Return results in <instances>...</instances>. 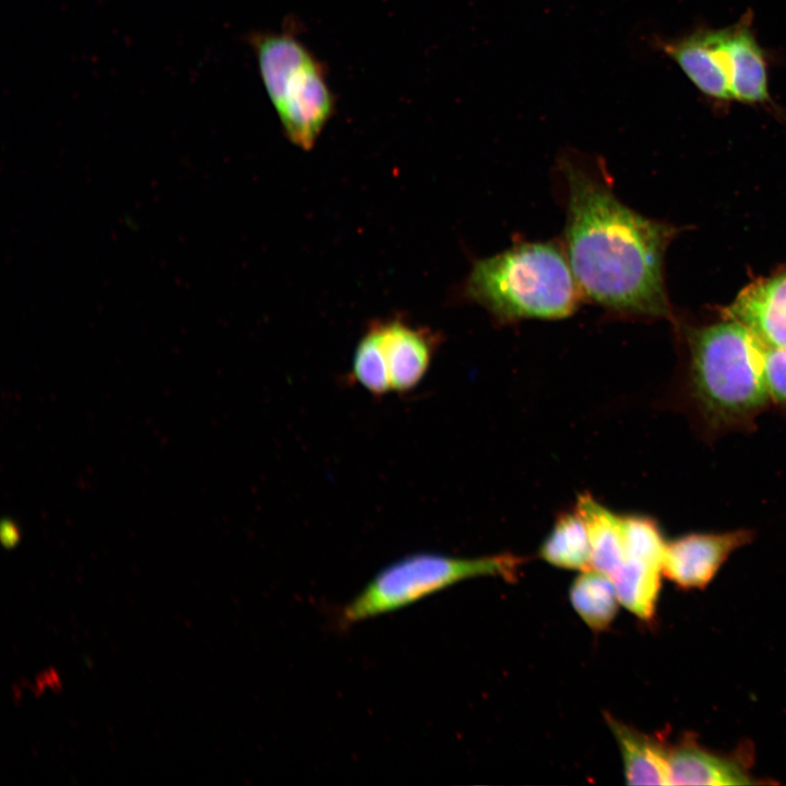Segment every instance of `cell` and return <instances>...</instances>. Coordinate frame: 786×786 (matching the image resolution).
Returning a JSON list of instances; mask_svg holds the SVG:
<instances>
[{
	"mask_svg": "<svg viewBox=\"0 0 786 786\" xmlns=\"http://www.w3.org/2000/svg\"><path fill=\"white\" fill-rule=\"evenodd\" d=\"M567 187L563 250L583 296L624 315L664 318V255L675 229L624 205L599 165L561 162Z\"/></svg>",
	"mask_w": 786,
	"mask_h": 786,
	"instance_id": "1",
	"label": "cell"
},
{
	"mask_svg": "<svg viewBox=\"0 0 786 786\" xmlns=\"http://www.w3.org/2000/svg\"><path fill=\"white\" fill-rule=\"evenodd\" d=\"M462 290L500 323L562 319L584 297L563 248L555 242H520L474 261Z\"/></svg>",
	"mask_w": 786,
	"mask_h": 786,
	"instance_id": "2",
	"label": "cell"
},
{
	"mask_svg": "<svg viewBox=\"0 0 786 786\" xmlns=\"http://www.w3.org/2000/svg\"><path fill=\"white\" fill-rule=\"evenodd\" d=\"M765 347L745 325L725 321L700 327L690 337L691 378L708 419L734 422L765 405Z\"/></svg>",
	"mask_w": 786,
	"mask_h": 786,
	"instance_id": "3",
	"label": "cell"
},
{
	"mask_svg": "<svg viewBox=\"0 0 786 786\" xmlns=\"http://www.w3.org/2000/svg\"><path fill=\"white\" fill-rule=\"evenodd\" d=\"M523 558L499 553L456 558L432 552L403 557L381 569L337 614L342 628L397 611L461 581L499 576L514 581Z\"/></svg>",
	"mask_w": 786,
	"mask_h": 786,
	"instance_id": "4",
	"label": "cell"
},
{
	"mask_svg": "<svg viewBox=\"0 0 786 786\" xmlns=\"http://www.w3.org/2000/svg\"><path fill=\"white\" fill-rule=\"evenodd\" d=\"M249 43L288 140L302 150L312 148L334 111L321 62L288 33H255Z\"/></svg>",
	"mask_w": 786,
	"mask_h": 786,
	"instance_id": "5",
	"label": "cell"
},
{
	"mask_svg": "<svg viewBox=\"0 0 786 786\" xmlns=\"http://www.w3.org/2000/svg\"><path fill=\"white\" fill-rule=\"evenodd\" d=\"M750 540L743 529L679 537L666 544L663 575L684 590L704 588L730 553Z\"/></svg>",
	"mask_w": 786,
	"mask_h": 786,
	"instance_id": "6",
	"label": "cell"
},
{
	"mask_svg": "<svg viewBox=\"0 0 786 786\" xmlns=\"http://www.w3.org/2000/svg\"><path fill=\"white\" fill-rule=\"evenodd\" d=\"M656 44L703 96L716 103L733 100L720 28L699 27L677 38L659 39Z\"/></svg>",
	"mask_w": 786,
	"mask_h": 786,
	"instance_id": "7",
	"label": "cell"
},
{
	"mask_svg": "<svg viewBox=\"0 0 786 786\" xmlns=\"http://www.w3.org/2000/svg\"><path fill=\"white\" fill-rule=\"evenodd\" d=\"M722 29L733 100L746 105L770 103L769 58L752 31L751 14Z\"/></svg>",
	"mask_w": 786,
	"mask_h": 786,
	"instance_id": "8",
	"label": "cell"
},
{
	"mask_svg": "<svg viewBox=\"0 0 786 786\" xmlns=\"http://www.w3.org/2000/svg\"><path fill=\"white\" fill-rule=\"evenodd\" d=\"M726 318L745 325L765 347L786 349V271L742 289Z\"/></svg>",
	"mask_w": 786,
	"mask_h": 786,
	"instance_id": "9",
	"label": "cell"
},
{
	"mask_svg": "<svg viewBox=\"0 0 786 786\" xmlns=\"http://www.w3.org/2000/svg\"><path fill=\"white\" fill-rule=\"evenodd\" d=\"M392 391L406 393L425 377L436 348V336L401 318L376 321Z\"/></svg>",
	"mask_w": 786,
	"mask_h": 786,
	"instance_id": "10",
	"label": "cell"
},
{
	"mask_svg": "<svg viewBox=\"0 0 786 786\" xmlns=\"http://www.w3.org/2000/svg\"><path fill=\"white\" fill-rule=\"evenodd\" d=\"M670 785L753 784L741 760L708 751L684 738L669 751Z\"/></svg>",
	"mask_w": 786,
	"mask_h": 786,
	"instance_id": "11",
	"label": "cell"
},
{
	"mask_svg": "<svg viewBox=\"0 0 786 786\" xmlns=\"http://www.w3.org/2000/svg\"><path fill=\"white\" fill-rule=\"evenodd\" d=\"M619 746L629 785H670L669 751L664 739L648 735L606 715Z\"/></svg>",
	"mask_w": 786,
	"mask_h": 786,
	"instance_id": "12",
	"label": "cell"
},
{
	"mask_svg": "<svg viewBox=\"0 0 786 786\" xmlns=\"http://www.w3.org/2000/svg\"><path fill=\"white\" fill-rule=\"evenodd\" d=\"M575 511L588 529L592 569L611 576L626 558L621 516L587 493L579 497Z\"/></svg>",
	"mask_w": 786,
	"mask_h": 786,
	"instance_id": "13",
	"label": "cell"
},
{
	"mask_svg": "<svg viewBox=\"0 0 786 786\" xmlns=\"http://www.w3.org/2000/svg\"><path fill=\"white\" fill-rule=\"evenodd\" d=\"M663 563L626 555L619 569L610 576L620 605L643 621H652L660 591Z\"/></svg>",
	"mask_w": 786,
	"mask_h": 786,
	"instance_id": "14",
	"label": "cell"
},
{
	"mask_svg": "<svg viewBox=\"0 0 786 786\" xmlns=\"http://www.w3.org/2000/svg\"><path fill=\"white\" fill-rule=\"evenodd\" d=\"M572 607L595 632L608 629L620 605L612 579L595 569H587L574 579L569 590Z\"/></svg>",
	"mask_w": 786,
	"mask_h": 786,
	"instance_id": "15",
	"label": "cell"
},
{
	"mask_svg": "<svg viewBox=\"0 0 786 786\" xmlns=\"http://www.w3.org/2000/svg\"><path fill=\"white\" fill-rule=\"evenodd\" d=\"M539 556L557 568L580 571L592 569L588 529L576 511L558 517L539 548Z\"/></svg>",
	"mask_w": 786,
	"mask_h": 786,
	"instance_id": "16",
	"label": "cell"
},
{
	"mask_svg": "<svg viewBox=\"0 0 786 786\" xmlns=\"http://www.w3.org/2000/svg\"><path fill=\"white\" fill-rule=\"evenodd\" d=\"M350 374L358 384L376 397L392 392L388 365L376 322L368 326L355 348Z\"/></svg>",
	"mask_w": 786,
	"mask_h": 786,
	"instance_id": "17",
	"label": "cell"
},
{
	"mask_svg": "<svg viewBox=\"0 0 786 786\" xmlns=\"http://www.w3.org/2000/svg\"><path fill=\"white\" fill-rule=\"evenodd\" d=\"M764 373L770 397L786 402V349L766 348Z\"/></svg>",
	"mask_w": 786,
	"mask_h": 786,
	"instance_id": "18",
	"label": "cell"
}]
</instances>
